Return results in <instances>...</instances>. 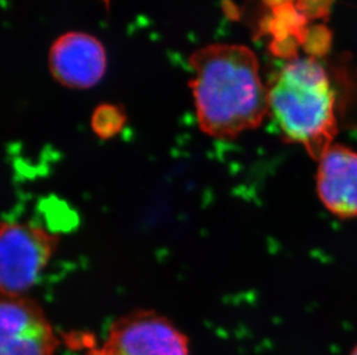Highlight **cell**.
<instances>
[{
  "label": "cell",
  "mask_w": 357,
  "mask_h": 355,
  "mask_svg": "<svg viewBox=\"0 0 357 355\" xmlns=\"http://www.w3.org/2000/svg\"><path fill=\"white\" fill-rule=\"evenodd\" d=\"M199 127L215 139H233L260 126L270 112L268 91L256 54L238 44H211L190 57Z\"/></svg>",
  "instance_id": "1"
},
{
  "label": "cell",
  "mask_w": 357,
  "mask_h": 355,
  "mask_svg": "<svg viewBox=\"0 0 357 355\" xmlns=\"http://www.w3.org/2000/svg\"><path fill=\"white\" fill-rule=\"evenodd\" d=\"M268 106L283 140L298 144L314 161L333 144L337 96L317 59L289 61L268 89Z\"/></svg>",
  "instance_id": "2"
},
{
  "label": "cell",
  "mask_w": 357,
  "mask_h": 355,
  "mask_svg": "<svg viewBox=\"0 0 357 355\" xmlns=\"http://www.w3.org/2000/svg\"><path fill=\"white\" fill-rule=\"evenodd\" d=\"M58 237L31 221H3L0 233L1 295H24L45 270Z\"/></svg>",
  "instance_id": "3"
},
{
  "label": "cell",
  "mask_w": 357,
  "mask_h": 355,
  "mask_svg": "<svg viewBox=\"0 0 357 355\" xmlns=\"http://www.w3.org/2000/svg\"><path fill=\"white\" fill-rule=\"evenodd\" d=\"M84 355H191L189 339L155 310L139 309L114 321L100 345Z\"/></svg>",
  "instance_id": "4"
},
{
  "label": "cell",
  "mask_w": 357,
  "mask_h": 355,
  "mask_svg": "<svg viewBox=\"0 0 357 355\" xmlns=\"http://www.w3.org/2000/svg\"><path fill=\"white\" fill-rule=\"evenodd\" d=\"M59 340L38 302L26 295H1L0 355H54Z\"/></svg>",
  "instance_id": "5"
},
{
  "label": "cell",
  "mask_w": 357,
  "mask_h": 355,
  "mask_svg": "<svg viewBox=\"0 0 357 355\" xmlns=\"http://www.w3.org/2000/svg\"><path fill=\"white\" fill-rule=\"evenodd\" d=\"M49 68L52 77L61 86L87 89L98 84L105 75V47L91 35L68 33L52 44Z\"/></svg>",
  "instance_id": "6"
},
{
  "label": "cell",
  "mask_w": 357,
  "mask_h": 355,
  "mask_svg": "<svg viewBox=\"0 0 357 355\" xmlns=\"http://www.w3.org/2000/svg\"><path fill=\"white\" fill-rule=\"evenodd\" d=\"M316 191L321 205L335 217L357 218V151L332 144L318 161Z\"/></svg>",
  "instance_id": "7"
},
{
  "label": "cell",
  "mask_w": 357,
  "mask_h": 355,
  "mask_svg": "<svg viewBox=\"0 0 357 355\" xmlns=\"http://www.w3.org/2000/svg\"><path fill=\"white\" fill-rule=\"evenodd\" d=\"M309 20L297 10L294 3L277 7L272 14L260 21V35L270 34L273 40H282L287 37H296L301 47L307 31Z\"/></svg>",
  "instance_id": "8"
},
{
  "label": "cell",
  "mask_w": 357,
  "mask_h": 355,
  "mask_svg": "<svg viewBox=\"0 0 357 355\" xmlns=\"http://www.w3.org/2000/svg\"><path fill=\"white\" fill-rule=\"evenodd\" d=\"M126 123V116L121 106L102 104L96 107L91 117V128L101 139L114 138Z\"/></svg>",
  "instance_id": "9"
},
{
  "label": "cell",
  "mask_w": 357,
  "mask_h": 355,
  "mask_svg": "<svg viewBox=\"0 0 357 355\" xmlns=\"http://www.w3.org/2000/svg\"><path fill=\"white\" fill-rule=\"evenodd\" d=\"M332 43H333L332 31L324 24H314L312 27L307 28L302 47L309 54V57L314 58L318 61L330 52Z\"/></svg>",
  "instance_id": "10"
},
{
  "label": "cell",
  "mask_w": 357,
  "mask_h": 355,
  "mask_svg": "<svg viewBox=\"0 0 357 355\" xmlns=\"http://www.w3.org/2000/svg\"><path fill=\"white\" fill-rule=\"evenodd\" d=\"M334 0H296L297 10L307 20H328Z\"/></svg>",
  "instance_id": "11"
},
{
  "label": "cell",
  "mask_w": 357,
  "mask_h": 355,
  "mask_svg": "<svg viewBox=\"0 0 357 355\" xmlns=\"http://www.w3.org/2000/svg\"><path fill=\"white\" fill-rule=\"evenodd\" d=\"M301 47L300 40L296 37H287L282 40H273L271 42V52L280 59H289L290 61L296 59L297 50Z\"/></svg>",
  "instance_id": "12"
},
{
  "label": "cell",
  "mask_w": 357,
  "mask_h": 355,
  "mask_svg": "<svg viewBox=\"0 0 357 355\" xmlns=\"http://www.w3.org/2000/svg\"><path fill=\"white\" fill-rule=\"evenodd\" d=\"M223 12L230 20H237L239 17L238 7L236 3H234L231 0H223L222 3Z\"/></svg>",
  "instance_id": "13"
},
{
  "label": "cell",
  "mask_w": 357,
  "mask_h": 355,
  "mask_svg": "<svg viewBox=\"0 0 357 355\" xmlns=\"http://www.w3.org/2000/svg\"><path fill=\"white\" fill-rule=\"evenodd\" d=\"M264 3H266L267 6L271 7L272 10L277 7L284 6L288 3H294V0H261Z\"/></svg>",
  "instance_id": "14"
},
{
  "label": "cell",
  "mask_w": 357,
  "mask_h": 355,
  "mask_svg": "<svg viewBox=\"0 0 357 355\" xmlns=\"http://www.w3.org/2000/svg\"><path fill=\"white\" fill-rule=\"evenodd\" d=\"M348 355H357V344L354 347H353V349H351V352H349V354Z\"/></svg>",
  "instance_id": "15"
},
{
  "label": "cell",
  "mask_w": 357,
  "mask_h": 355,
  "mask_svg": "<svg viewBox=\"0 0 357 355\" xmlns=\"http://www.w3.org/2000/svg\"><path fill=\"white\" fill-rule=\"evenodd\" d=\"M103 3H105V6L109 7V3H110V0H103Z\"/></svg>",
  "instance_id": "16"
}]
</instances>
